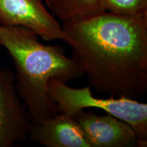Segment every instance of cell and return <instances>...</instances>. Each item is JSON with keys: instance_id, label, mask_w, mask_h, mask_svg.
Wrapping results in <instances>:
<instances>
[{"instance_id": "cell-1", "label": "cell", "mask_w": 147, "mask_h": 147, "mask_svg": "<svg viewBox=\"0 0 147 147\" xmlns=\"http://www.w3.org/2000/svg\"><path fill=\"white\" fill-rule=\"evenodd\" d=\"M72 57L89 86L109 97L138 100L147 91V13L104 12L62 24Z\"/></svg>"}, {"instance_id": "cell-2", "label": "cell", "mask_w": 147, "mask_h": 147, "mask_svg": "<svg viewBox=\"0 0 147 147\" xmlns=\"http://www.w3.org/2000/svg\"><path fill=\"white\" fill-rule=\"evenodd\" d=\"M0 45L6 49L15 67V85L31 122L37 123L59 112L48 91L53 79L68 82L81 78L83 71L63 48L45 45L39 37L23 27L0 25Z\"/></svg>"}, {"instance_id": "cell-3", "label": "cell", "mask_w": 147, "mask_h": 147, "mask_svg": "<svg viewBox=\"0 0 147 147\" xmlns=\"http://www.w3.org/2000/svg\"><path fill=\"white\" fill-rule=\"evenodd\" d=\"M48 91L57 106L59 113L74 117L89 108L106 112L125 121L133 128L142 140L147 141V104L125 97L100 98L92 94L90 86L73 88L67 82L53 79L48 84Z\"/></svg>"}, {"instance_id": "cell-4", "label": "cell", "mask_w": 147, "mask_h": 147, "mask_svg": "<svg viewBox=\"0 0 147 147\" xmlns=\"http://www.w3.org/2000/svg\"><path fill=\"white\" fill-rule=\"evenodd\" d=\"M43 1L0 0V25L25 27L46 41H65L62 26L47 10Z\"/></svg>"}, {"instance_id": "cell-5", "label": "cell", "mask_w": 147, "mask_h": 147, "mask_svg": "<svg viewBox=\"0 0 147 147\" xmlns=\"http://www.w3.org/2000/svg\"><path fill=\"white\" fill-rule=\"evenodd\" d=\"M31 122L15 85L14 74L0 67V147H14L28 138Z\"/></svg>"}, {"instance_id": "cell-6", "label": "cell", "mask_w": 147, "mask_h": 147, "mask_svg": "<svg viewBox=\"0 0 147 147\" xmlns=\"http://www.w3.org/2000/svg\"><path fill=\"white\" fill-rule=\"evenodd\" d=\"M90 147H146L128 123L113 115L80 112L74 117Z\"/></svg>"}, {"instance_id": "cell-7", "label": "cell", "mask_w": 147, "mask_h": 147, "mask_svg": "<svg viewBox=\"0 0 147 147\" xmlns=\"http://www.w3.org/2000/svg\"><path fill=\"white\" fill-rule=\"evenodd\" d=\"M28 138L47 147H90L74 117L65 113H58L40 123H32Z\"/></svg>"}, {"instance_id": "cell-8", "label": "cell", "mask_w": 147, "mask_h": 147, "mask_svg": "<svg viewBox=\"0 0 147 147\" xmlns=\"http://www.w3.org/2000/svg\"><path fill=\"white\" fill-rule=\"evenodd\" d=\"M47 5L63 23L85 19L106 12L103 0H48Z\"/></svg>"}, {"instance_id": "cell-9", "label": "cell", "mask_w": 147, "mask_h": 147, "mask_svg": "<svg viewBox=\"0 0 147 147\" xmlns=\"http://www.w3.org/2000/svg\"><path fill=\"white\" fill-rule=\"evenodd\" d=\"M106 12L123 16L147 13V0H103Z\"/></svg>"}, {"instance_id": "cell-10", "label": "cell", "mask_w": 147, "mask_h": 147, "mask_svg": "<svg viewBox=\"0 0 147 147\" xmlns=\"http://www.w3.org/2000/svg\"><path fill=\"white\" fill-rule=\"evenodd\" d=\"M44 1H45V2L47 3H47H48V0H44Z\"/></svg>"}]
</instances>
